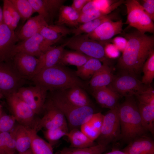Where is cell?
<instances>
[{
  "mask_svg": "<svg viewBox=\"0 0 154 154\" xmlns=\"http://www.w3.org/2000/svg\"><path fill=\"white\" fill-rule=\"evenodd\" d=\"M123 33L127 41L117 66L122 71L136 76L139 73L150 54L154 50V38L137 30Z\"/></svg>",
  "mask_w": 154,
  "mask_h": 154,
  "instance_id": "1",
  "label": "cell"
},
{
  "mask_svg": "<svg viewBox=\"0 0 154 154\" xmlns=\"http://www.w3.org/2000/svg\"><path fill=\"white\" fill-rule=\"evenodd\" d=\"M32 80L35 85L51 91L63 90L74 86L84 89L88 87L87 84L78 77L75 72L59 64L41 70Z\"/></svg>",
  "mask_w": 154,
  "mask_h": 154,
  "instance_id": "2",
  "label": "cell"
},
{
  "mask_svg": "<svg viewBox=\"0 0 154 154\" xmlns=\"http://www.w3.org/2000/svg\"><path fill=\"white\" fill-rule=\"evenodd\" d=\"M121 137L130 142L144 135L147 131L143 127L137 105L133 96H125L124 102L118 105Z\"/></svg>",
  "mask_w": 154,
  "mask_h": 154,
  "instance_id": "3",
  "label": "cell"
},
{
  "mask_svg": "<svg viewBox=\"0 0 154 154\" xmlns=\"http://www.w3.org/2000/svg\"><path fill=\"white\" fill-rule=\"evenodd\" d=\"M49 100L63 114L71 129L78 128L87 121L94 113L90 106L80 107L70 102L65 98L62 91H56Z\"/></svg>",
  "mask_w": 154,
  "mask_h": 154,
  "instance_id": "4",
  "label": "cell"
},
{
  "mask_svg": "<svg viewBox=\"0 0 154 154\" xmlns=\"http://www.w3.org/2000/svg\"><path fill=\"white\" fill-rule=\"evenodd\" d=\"M64 44L65 46L109 65V60L105 54L103 43L90 38L86 34L74 36Z\"/></svg>",
  "mask_w": 154,
  "mask_h": 154,
  "instance_id": "5",
  "label": "cell"
},
{
  "mask_svg": "<svg viewBox=\"0 0 154 154\" xmlns=\"http://www.w3.org/2000/svg\"><path fill=\"white\" fill-rule=\"evenodd\" d=\"M127 13L126 23L143 34L153 33L154 24L153 21L146 14L138 1L127 0L125 1Z\"/></svg>",
  "mask_w": 154,
  "mask_h": 154,
  "instance_id": "6",
  "label": "cell"
},
{
  "mask_svg": "<svg viewBox=\"0 0 154 154\" xmlns=\"http://www.w3.org/2000/svg\"><path fill=\"white\" fill-rule=\"evenodd\" d=\"M8 106L16 121L30 129H35L37 120L28 104L16 93L6 97Z\"/></svg>",
  "mask_w": 154,
  "mask_h": 154,
  "instance_id": "7",
  "label": "cell"
},
{
  "mask_svg": "<svg viewBox=\"0 0 154 154\" xmlns=\"http://www.w3.org/2000/svg\"><path fill=\"white\" fill-rule=\"evenodd\" d=\"M121 96H137L146 90L149 86L143 84L136 76L123 72L114 76L108 86Z\"/></svg>",
  "mask_w": 154,
  "mask_h": 154,
  "instance_id": "8",
  "label": "cell"
},
{
  "mask_svg": "<svg viewBox=\"0 0 154 154\" xmlns=\"http://www.w3.org/2000/svg\"><path fill=\"white\" fill-rule=\"evenodd\" d=\"M120 137L121 131L118 105L104 115L100 134L97 139L98 144L107 146Z\"/></svg>",
  "mask_w": 154,
  "mask_h": 154,
  "instance_id": "9",
  "label": "cell"
},
{
  "mask_svg": "<svg viewBox=\"0 0 154 154\" xmlns=\"http://www.w3.org/2000/svg\"><path fill=\"white\" fill-rule=\"evenodd\" d=\"M23 78L12 60L0 62V91L5 97L15 93L21 87Z\"/></svg>",
  "mask_w": 154,
  "mask_h": 154,
  "instance_id": "10",
  "label": "cell"
},
{
  "mask_svg": "<svg viewBox=\"0 0 154 154\" xmlns=\"http://www.w3.org/2000/svg\"><path fill=\"white\" fill-rule=\"evenodd\" d=\"M53 45L39 33H37L26 39L20 41L14 46L11 52V60L16 54L20 52L38 58Z\"/></svg>",
  "mask_w": 154,
  "mask_h": 154,
  "instance_id": "11",
  "label": "cell"
},
{
  "mask_svg": "<svg viewBox=\"0 0 154 154\" xmlns=\"http://www.w3.org/2000/svg\"><path fill=\"white\" fill-rule=\"evenodd\" d=\"M47 90L40 86L21 87L16 92L30 106L35 114L44 109Z\"/></svg>",
  "mask_w": 154,
  "mask_h": 154,
  "instance_id": "12",
  "label": "cell"
},
{
  "mask_svg": "<svg viewBox=\"0 0 154 154\" xmlns=\"http://www.w3.org/2000/svg\"><path fill=\"white\" fill-rule=\"evenodd\" d=\"M44 109L46 112L42 118L38 119L35 128L37 132L43 128L52 129L68 126L63 114L49 100L45 103Z\"/></svg>",
  "mask_w": 154,
  "mask_h": 154,
  "instance_id": "13",
  "label": "cell"
},
{
  "mask_svg": "<svg viewBox=\"0 0 154 154\" xmlns=\"http://www.w3.org/2000/svg\"><path fill=\"white\" fill-rule=\"evenodd\" d=\"M12 60L16 70L25 79H32L36 74L39 63L38 58L20 52L16 54Z\"/></svg>",
  "mask_w": 154,
  "mask_h": 154,
  "instance_id": "14",
  "label": "cell"
},
{
  "mask_svg": "<svg viewBox=\"0 0 154 154\" xmlns=\"http://www.w3.org/2000/svg\"><path fill=\"white\" fill-rule=\"evenodd\" d=\"M19 40L15 31L3 22L0 25V62L12 60L13 49Z\"/></svg>",
  "mask_w": 154,
  "mask_h": 154,
  "instance_id": "15",
  "label": "cell"
},
{
  "mask_svg": "<svg viewBox=\"0 0 154 154\" xmlns=\"http://www.w3.org/2000/svg\"><path fill=\"white\" fill-rule=\"evenodd\" d=\"M122 21H106L98 26L91 33L86 34L88 37L100 42L110 39L115 35L121 34L123 30Z\"/></svg>",
  "mask_w": 154,
  "mask_h": 154,
  "instance_id": "16",
  "label": "cell"
},
{
  "mask_svg": "<svg viewBox=\"0 0 154 154\" xmlns=\"http://www.w3.org/2000/svg\"><path fill=\"white\" fill-rule=\"evenodd\" d=\"M35 12L42 16L48 24L66 1L64 0H28Z\"/></svg>",
  "mask_w": 154,
  "mask_h": 154,
  "instance_id": "17",
  "label": "cell"
},
{
  "mask_svg": "<svg viewBox=\"0 0 154 154\" xmlns=\"http://www.w3.org/2000/svg\"><path fill=\"white\" fill-rule=\"evenodd\" d=\"M92 90V95L97 102L102 108L110 110L118 105V100L121 96L108 86Z\"/></svg>",
  "mask_w": 154,
  "mask_h": 154,
  "instance_id": "18",
  "label": "cell"
},
{
  "mask_svg": "<svg viewBox=\"0 0 154 154\" xmlns=\"http://www.w3.org/2000/svg\"><path fill=\"white\" fill-rule=\"evenodd\" d=\"M65 46L64 44L52 46L38 58L39 63L36 74L42 70L58 64Z\"/></svg>",
  "mask_w": 154,
  "mask_h": 154,
  "instance_id": "19",
  "label": "cell"
},
{
  "mask_svg": "<svg viewBox=\"0 0 154 154\" xmlns=\"http://www.w3.org/2000/svg\"><path fill=\"white\" fill-rule=\"evenodd\" d=\"M48 25L44 18L40 15L31 17L16 34L17 37L20 41L26 39L38 33L43 26Z\"/></svg>",
  "mask_w": 154,
  "mask_h": 154,
  "instance_id": "20",
  "label": "cell"
},
{
  "mask_svg": "<svg viewBox=\"0 0 154 154\" xmlns=\"http://www.w3.org/2000/svg\"><path fill=\"white\" fill-rule=\"evenodd\" d=\"M123 151L127 154H154V143L144 135L132 140Z\"/></svg>",
  "mask_w": 154,
  "mask_h": 154,
  "instance_id": "21",
  "label": "cell"
},
{
  "mask_svg": "<svg viewBox=\"0 0 154 154\" xmlns=\"http://www.w3.org/2000/svg\"><path fill=\"white\" fill-rule=\"evenodd\" d=\"M39 33L46 40L54 44L71 34V29L62 25H48L43 26Z\"/></svg>",
  "mask_w": 154,
  "mask_h": 154,
  "instance_id": "22",
  "label": "cell"
},
{
  "mask_svg": "<svg viewBox=\"0 0 154 154\" xmlns=\"http://www.w3.org/2000/svg\"><path fill=\"white\" fill-rule=\"evenodd\" d=\"M33 129H28L20 124L15 126L13 129L16 143V150L19 153L24 152L31 148Z\"/></svg>",
  "mask_w": 154,
  "mask_h": 154,
  "instance_id": "23",
  "label": "cell"
},
{
  "mask_svg": "<svg viewBox=\"0 0 154 154\" xmlns=\"http://www.w3.org/2000/svg\"><path fill=\"white\" fill-rule=\"evenodd\" d=\"M114 76L109 65L103 64L91 78L89 82L92 90L108 86L112 82Z\"/></svg>",
  "mask_w": 154,
  "mask_h": 154,
  "instance_id": "24",
  "label": "cell"
},
{
  "mask_svg": "<svg viewBox=\"0 0 154 154\" xmlns=\"http://www.w3.org/2000/svg\"><path fill=\"white\" fill-rule=\"evenodd\" d=\"M117 14L113 13L99 17L87 23L82 24L77 27L71 29V34L74 36L90 33L103 23L108 21L116 19Z\"/></svg>",
  "mask_w": 154,
  "mask_h": 154,
  "instance_id": "25",
  "label": "cell"
},
{
  "mask_svg": "<svg viewBox=\"0 0 154 154\" xmlns=\"http://www.w3.org/2000/svg\"><path fill=\"white\" fill-rule=\"evenodd\" d=\"M61 91L66 99L74 105L80 107L91 106L90 99L83 88L74 86Z\"/></svg>",
  "mask_w": 154,
  "mask_h": 154,
  "instance_id": "26",
  "label": "cell"
},
{
  "mask_svg": "<svg viewBox=\"0 0 154 154\" xmlns=\"http://www.w3.org/2000/svg\"><path fill=\"white\" fill-rule=\"evenodd\" d=\"M80 13L71 6L62 5L59 10L58 17L56 25L68 26L76 27L79 24L78 22Z\"/></svg>",
  "mask_w": 154,
  "mask_h": 154,
  "instance_id": "27",
  "label": "cell"
},
{
  "mask_svg": "<svg viewBox=\"0 0 154 154\" xmlns=\"http://www.w3.org/2000/svg\"><path fill=\"white\" fill-rule=\"evenodd\" d=\"M90 58L77 51L64 49L58 64L65 66H74L78 68L84 65Z\"/></svg>",
  "mask_w": 154,
  "mask_h": 154,
  "instance_id": "28",
  "label": "cell"
},
{
  "mask_svg": "<svg viewBox=\"0 0 154 154\" xmlns=\"http://www.w3.org/2000/svg\"><path fill=\"white\" fill-rule=\"evenodd\" d=\"M137 106L143 127L146 131L153 134L154 105L139 102Z\"/></svg>",
  "mask_w": 154,
  "mask_h": 154,
  "instance_id": "29",
  "label": "cell"
},
{
  "mask_svg": "<svg viewBox=\"0 0 154 154\" xmlns=\"http://www.w3.org/2000/svg\"><path fill=\"white\" fill-rule=\"evenodd\" d=\"M99 60L91 58L84 65L77 68L75 72L76 75L82 80L89 79L102 66Z\"/></svg>",
  "mask_w": 154,
  "mask_h": 154,
  "instance_id": "30",
  "label": "cell"
},
{
  "mask_svg": "<svg viewBox=\"0 0 154 154\" xmlns=\"http://www.w3.org/2000/svg\"><path fill=\"white\" fill-rule=\"evenodd\" d=\"M67 137L71 147L84 148L95 145L94 141L90 139L78 128L70 130Z\"/></svg>",
  "mask_w": 154,
  "mask_h": 154,
  "instance_id": "31",
  "label": "cell"
},
{
  "mask_svg": "<svg viewBox=\"0 0 154 154\" xmlns=\"http://www.w3.org/2000/svg\"><path fill=\"white\" fill-rule=\"evenodd\" d=\"M31 149L33 154H54L52 146L37 135L34 129Z\"/></svg>",
  "mask_w": 154,
  "mask_h": 154,
  "instance_id": "32",
  "label": "cell"
},
{
  "mask_svg": "<svg viewBox=\"0 0 154 154\" xmlns=\"http://www.w3.org/2000/svg\"><path fill=\"white\" fill-rule=\"evenodd\" d=\"M106 147L98 144L84 148H65L54 154H100L106 151Z\"/></svg>",
  "mask_w": 154,
  "mask_h": 154,
  "instance_id": "33",
  "label": "cell"
},
{
  "mask_svg": "<svg viewBox=\"0 0 154 154\" xmlns=\"http://www.w3.org/2000/svg\"><path fill=\"white\" fill-rule=\"evenodd\" d=\"M142 69L143 75L141 81L144 84L150 86L154 78V50L149 54Z\"/></svg>",
  "mask_w": 154,
  "mask_h": 154,
  "instance_id": "34",
  "label": "cell"
},
{
  "mask_svg": "<svg viewBox=\"0 0 154 154\" xmlns=\"http://www.w3.org/2000/svg\"><path fill=\"white\" fill-rule=\"evenodd\" d=\"M112 3V0H90L84 6L80 13L87 15L94 14L106 9Z\"/></svg>",
  "mask_w": 154,
  "mask_h": 154,
  "instance_id": "35",
  "label": "cell"
},
{
  "mask_svg": "<svg viewBox=\"0 0 154 154\" xmlns=\"http://www.w3.org/2000/svg\"><path fill=\"white\" fill-rule=\"evenodd\" d=\"M69 132L68 126H66L46 130L43 131V134L47 142L52 146L61 138L67 136Z\"/></svg>",
  "mask_w": 154,
  "mask_h": 154,
  "instance_id": "36",
  "label": "cell"
},
{
  "mask_svg": "<svg viewBox=\"0 0 154 154\" xmlns=\"http://www.w3.org/2000/svg\"><path fill=\"white\" fill-rule=\"evenodd\" d=\"M19 12L21 19L25 21L35 13L28 0H11Z\"/></svg>",
  "mask_w": 154,
  "mask_h": 154,
  "instance_id": "37",
  "label": "cell"
},
{
  "mask_svg": "<svg viewBox=\"0 0 154 154\" xmlns=\"http://www.w3.org/2000/svg\"><path fill=\"white\" fill-rule=\"evenodd\" d=\"M118 7V4L116 3H114L106 9L94 14L87 15L80 13L78 23L79 24H83L108 14L116 9Z\"/></svg>",
  "mask_w": 154,
  "mask_h": 154,
  "instance_id": "38",
  "label": "cell"
},
{
  "mask_svg": "<svg viewBox=\"0 0 154 154\" xmlns=\"http://www.w3.org/2000/svg\"><path fill=\"white\" fill-rule=\"evenodd\" d=\"M16 120L12 115L7 114L0 116V134L4 132H10L15 127Z\"/></svg>",
  "mask_w": 154,
  "mask_h": 154,
  "instance_id": "39",
  "label": "cell"
},
{
  "mask_svg": "<svg viewBox=\"0 0 154 154\" xmlns=\"http://www.w3.org/2000/svg\"><path fill=\"white\" fill-rule=\"evenodd\" d=\"M136 96L139 102L154 105V90L153 88L151 86L146 90Z\"/></svg>",
  "mask_w": 154,
  "mask_h": 154,
  "instance_id": "40",
  "label": "cell"
},
{
  "mask_svg": "<svg viewBox=\"0 0 154 154\" xmlns=\"http://www.w3.org/2000/svg\"><path fill=\"white\" fill-rule=\"evenodd\" d=\"M80 129L82 133L90 139L94 141L98 138L100 133V131L92 127L86 122L80 126Z\"/></svg>",
  "mask_w": 154,
  "mask_h": 154,
  "instance_id": "41",
  "label": "cell"
},
{
  "mask_svg": "<svg viewBox=\"0 0 154 154\" xmlns=\"http://www.w3.org/2000/svg\"><path fill=\"white\" fill-rule=\"evenodd\" d=\"M104 117V115L100 112L94 113L86 122L94 129L100 132Z\"/></svg>",
  "mask_w": 154,
  "mask_h": 154,
  "instance_id": "42",
  "label": "cell"
},
{
  "mask_svg": "<svg viewBox=\"0 0 154 154\" xmlns=\"http://www.w3.org/2000/svg\"><path fill=\"white\" fill-rule=\"evenodd\" d=\"M8 2L12 17V23L10 29L15 31L21 19V17L19 12L11 0H8Z\"/></svg>",
  "mask_w": 154,
  "mask_h": 154,
  "instance_id": "43",
  "label": "cell"
},
{
  "mask_svg": "<svg viewBox=\"0 0 154 154\" xmlns=\"http://www.w3.org/2000/svg\"><path fill=\"white\" fill-rule=\"evenodd\" d=\"M102 42L104 44L105 54L108 58H114L118 56L119 51L113 44Z\"/></svg>",
  "mask_w": 154,
  "mask_h": 154,
  "instance_id": "44",
  "label": "cell"
},
{
  "mask_svg": "<svg viewBox=\"0 0 154 154\" xmlns=\"http://www.w3.org/2000/svg\"><path fill=\"white\" fill-rule=\"evenodd\" d=\"M3 22L10 28L12 23V17L8 0H3Z\"/></svg>",
  "mask_w": 154,
  "mask_h": 154,
  "instance_id": "45",
  "label": "cell"
},
{
  "mask_svg": "<svg viewBox=\"0 0 154 154\" xmlns=\"http://www.w3.org/2000/svg\"><path fill=\"white\" fill-rule=\"evenodd\" d=\"M142 5L145 12L153 21L154 20V0H143Z\"/></svg>",
  "mask_w": 154,
  "mask_h": 154,
  "instance_id": "46",
  "label": "cell"
},
{
  "mask_svg": "<svg viewBox=\"0 0 154 154\" xmlns=\"http://www.w3.org/2000/svg\"><path fill=\"white\" fill-rule=\"evenodd\" d=\"M13 129L10 132L11 136L7 144L5 154H15L16 150V143Z\"/></svg>",
  "mask_w": 154,
  "mask_h": 154,
  "instance_id": "47",
  "label": "cell"
},
{
  "mask_svg": "<svg viewBox=\"0 0 154 154\" xmlns=\"http://www.w3.org/2000/svg\"><path fill=\"white\" fill-rule=\"evenodd\" d=\"M10 136V132H4L0 134V154H5L7 144Z\"/></svg>",
  "mask_w": 154,
  "mask_h": 154,
  "instance_id": "48",
  "label": "cell"
},
{
  "mask_svg": "<svg viewBox=\"0 0 154 154\" xmlns=\"http://www.w3.org/2000/svg\"><path fill=\"white\" fill-rule=\"evenodd\" d=\"M113 44L118 49L119 51H123L126 46L127 41L124 37H118L112 40Z\"/></svg>",
  "mask_w": 154,
  "mask_h": 154,
  "instance_id": "49",
  "label": "cell"
},
{
  "mask_svg": "<svg viewBox=\"0 0 154 154\" xmlns=\"http://www.w3.org/2000/svg\"><path fill=\"white\" fill-rule=\"evenodd\" d=\"M90 1V0H73L71 6L80 14L84 6Z\"/></svg>",
  "mask_w": 154,
  "mask_h": 154,
  "instance_id": "50",
  "label": "cell"
},
{
  "mask_svg": "<svg viewBox=\"0 0 154 154\" xmlns=\"http://www.w3.org/2000/svg\"><path fill=\"white\" fill-rule=\"evenodd\" d=\"M100 154H127L125 152L123 151H121L119 150H114L109 152L106 153H101Z\"/></svg>",
  "mask_w": 154,
  "mask_h": 154,
  "instance_id": "51",
  "label": "cell"
},
{
  "mask_svg": "<svg viewBox=\"0 0 154 154\" xmlns=\"http://www.w3.org/2000/svg\"><path fill=\"white\" fill-rule=\"evenodd\" d=\"M3 22V11L0 5V25Z\"/></svg>",
  "mask_w": 154,
  "mask_h": 154,
  "instance_id": "52",
  "label": "cell"
},
{
  "mask_svg": "<svg viewBox=\"0 0 154 154\" xmlns=\"http://www.w3.org/2000/svg\"><path fill=\"white\" fill-rule=\"evenodd\" d=\"M17 154H33L31 148L27 151L22 153H19Z\"/></svg>",
  "mask_w": 154,
  "mask_h": 154,
  "instance_id": "53",
  "label": "cell"
},
{
  "mask_svg": "<svg viewBox=\"0 0 154 154\" xmlns=\"http://www.w3.org/2000/svg\"><path fill=\"white\" fill-rule=\"evenodd\" d=\"M4 96L3 94L2 93V92L0 91V99L2 98Z\"/></svg>",
  "mask_w": 154,
  "mask_h": 154,
  "instance_id": "54",
  "label": "cell"
},
{
  "mask_svg": "<svg viewBox=\"0 0 154 154\" xmlns=\"http://www.w3.org/2000/svg\"><path fill=\"white\" fill-rule=\"evenodd\" d=\"M1 106L0 105V116L1 115Z\"/></svg>",
  "mask_w": 154,
  "mask_h": 154,
  "instance_id": "55",
  "label": "cell"
}]
</instances>
